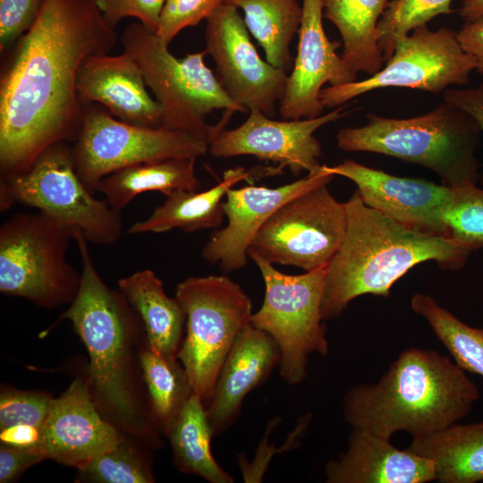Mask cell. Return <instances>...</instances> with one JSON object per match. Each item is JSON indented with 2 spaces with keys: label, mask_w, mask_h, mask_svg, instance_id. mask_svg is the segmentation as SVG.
Masks as SVG:
<instances>
[{
  "label": "cell",
  "mask_w": 483,
  "mask_h": 483,
  "mask_svg": "<svg viewBox=\"0 0 483 483\" xmlns=\"http://www.w3.org/2000/svg\"><path fill=\"white\" fill-rule=\"evenodd\" d=\"M453 0H393L378 24L379 46L385 63L392 56L395 43L414 29L427 25L433 18L450 14Z\"/></svg>",
  "instance_id": "1f68e13d"
},
{
  "label": "cell",
  "mask_w": 483,
  "mask_h": 483,
  "mask_svg": "<svg viewBox=\"0 0 483 483\" xmlns=\"http://www.w3.org/2000/svg\"><path fill=\"white\" fill-rule=\"evenodd\" d=\"M408 449L433 462L440 483L483 481V420L412 438Z\"/></svg>",
  "instance_id": "484cf974"
},
{
  "label": "cell",
  "mask_w": 483,
  "mask_h": 483,
  "mask_svg": "<svg viewBox=\"0 0 483 483\" xmlns=\"http://www.w3.org/2000/svg\"><path fill=\"white\" fill-rule=\"evenodd\" d=\"M39 430L38 443L30 448L45 459L79 470L123 441L118 431L101 418L86 384L80 378L53 399Z\"/></svg>",
  "instance_id": "d6986e66"
},
{
  "label": "cell",
  "mask_w": 483,
  "mask_h": 483,
  "mask_svg": "<svg viewBox=\"0 0 483 483\" xmlns=\"http://www.w3.org/2000/svg\"><path fill=\"white\" fill-rule=\"evenodd\" d=\"M335 176L322 165L304 177L277 188H231L223 202L227 225L212 233L202 249L203 258L217 264L226 273L243 267L248 250L267 219L288 200L315 186L328 184Z\"/></svg>",
  "instance_id": "2e32d148"
},
{
  "label": "cell",
  "mask_w": 483,
  "mask_h": 483,
  "mask_svg": "<svg viewBox=\"0 0 483 483\" xmlns=\"http://www.w3.org/2000/svg\"><path fill=\"white\" fill-rule=\"evenodd\" d=\"M346 106L335 107L315 118L283 121L252 110L240 126L223 130L211 140L208 152L215 157L253 156L288 167L293 174L309 173L322 165V147L315 132L345 116Z\"/></svg>",
  "instance_id": "9a60e30c"
},
{
  "label": "cell",
  "mask_w": 483,
  "mask_h": 483,
  "mask_svg": "<svg viewBox=\"0 0 483 483\" xmlns=\"http://www.w3.org/2000/svg\"><path fill=\"white\" fill-rule=\"evenodd\" d=\"M75 230L48 215L19 212L0 227V292L44 308L71 303L80 274L66 259Z\"/></svg>",
  "instance_id": "52a82bcc"
},
{
  "label": "cell",
  "mask_w": 483,
  "mask_h": 483,
  "mask_svg": "<svg viewBox=\"0 0 483 483\" xmlns=\"http://www.w3.org/2000/svg\"><path fill=\"white\" fill-rule=\"evenodd\" d=\"M344 239L328 263L321 301L324 320L338 317L355 298L387 297L393 284L418 264L433 260L458 270L471 251L443 235L405 226L368 207L356 191L345 202Z\"/></svg>",
  "instance_id": "3957f363"
},
{
  "label": "cell",
  "mask_w": 483,
  "mask_h": 483,
  "mask_svg": "<svg viewBox=\"0 0 483 483\" xmlns=\"http://www.w3.org/2000/svg\"><path fill=\"white\" fill-rule=\"evenodd\" d=\"M121 42L161 107V126L208 140L210 125L206 119L214 110L247 111L232 100L205 64V50L177 58L169 45L140 22L128 25Z\"/></svg>",
  "instance_id": "8992f818"
},
{
  "label": "cell",
  "mask_w": 483,
  "mask_h": 483,
  "mask_svg": "<svg viewBox=\"0 0 483 483\" xmlns=\"http://www.w3.org/2000/svg\"><path fill=\"white\" fill-rule=\"evenodd\" d=\"M244 13V22L272 65L288 70L290 46L298 33L302 5L298 0H225Z\"/></svg>",
  "instance_id": "f1b7e54d"
},
{
  "label": "cell",
  "mask_w": 483,
  "mask_h": 483,
  "mask_svg": "<svg viewBox=\"0 0 483 483\" xmlns=\"http://www.w3.org/2000/svg\"><path fill=\"white\" fill-rule=\"evenodd\" d=\"M273 172L253 174L242 166L224 172L223 180L205 191L178 190L166 196L150 216L134 223L128 229L129 234L145 233H160L174 229L192 233L203 229L218 228L225 217L223 198L239 182L248 181L256 175H274Z\"/></svg>",
  "instance_id": "603a6c76"
},
{
  "label": "cell",
  "mask_w": 483,
  "mask_h": 483,
  "mask_svg": "<svg viewBox=\"0 0 483 483\" xmlns=\"http://www.w3.org/2000/svg\"><path fill=\"white\" fill-rule=\"evenodd\" d=\"M205 44L227 95L247 111L275 114L288 74L258 55L238 8L224 3L206 20Z\"/></svg>",
  "instance_id": "5bb4252c"
},
{
  "label": "cell",
  "mask_w": 483,
  "mask_h": 483,
  "mask_svg": "<svg viewBox=\"0 0 483 483\" xmlns=\"http://www.w3.org/2000/svg\"><path fill=\"white\" fill-rule=\"evenodd\" d=\"M116 41L95 0L42 1L1 76V179L27 171L48 147L77 139L84 115L80 68Z\"/></svg>",
  "instance_id": "6da1fadb"
},
{
  "label": "cell",
  "mask_w": 483,
  "mask_h": 483,
  "mask_svg": "<svg viewBox=\"0 0 483 483\" xmlns=\"http://www.w3.org/2000/svg\"><path fill=\"white\" fill-rule=\"evenodd\" d=\"M443 101L469 114L483 132V82L476 87L449 88L443 92ZM479 181L483 186V164Z\"/></svg>",
  "instance_id": "ab89813d"
},
{
  "label": "cell",
  "mask_w": 483,
  "mask_h": 483,
  "mask_svg": "<svg viewBox=\"0 0 483 483\" xmlns=\"http://www.w3.org/2000/svg\"><path fill=\"white\" fill-rule=\"evenodd\" d=\"M39 434V428L35 426L19 424L1 430L0 438L2 444L4 445L17 447H31L38 443Z\"/></svg>",
  "instance_id": "b9f144b4"
},
{
  "label": "cell",
  "mask_w": 483,
  "mask_h": 483,
  "mask_svg": "<svg viewBox=\"0 0 483 483\" xmlns=\"http://www.w3.org/2000/svg\"><path fill=\"white\" fill-rule=\"evenodd\" d=\"M14 203L38 209L94 244H114L122 234L120 211L96 199L83 184L67 142L48 147L27 171L1 179V212Z\"/></svg>",
  "instance_id": "9c48e42d"
},
{
  "label": "cell",
  "mask_w": 483,
  "mask_h": 483,
  "mask_svg": "<svg viewBox=\"0 0 483 483\" xmlns=\"http://www.w3.org/2000/svg\"><path fill=\"white\" fill-rule=\"evenodd\" d=\"M444 222L451 242L470 251L483 249V189L472 182L452 188Z\"/></svg>",
  "instance_id": "d6a6232c"
},
{
  "label": "cell",
  "mask_w": 483,
  "mask_h": 483,
  "mask_svg": "<svg viewBox=\"0 0 483 483\" xmlns=\"http://www.w3.org/2000/svg\"><path fill=\"white\" fill-rule=\"evenodd\" d=\"M43 0H0V49L6 50L36 21Z\"/></svg>",
  "instance_id": "8d00e7d4"
},
{
  "label": "cell",
  "mask_w": 483,
  "mask_h": 483,
  "mask_svg": "<svg viewBox=\"0 0 483 483\" xmlns=\"http://www.w3.org/2000/svg\"><path fill=\"white\" fill-rule=\"evenodd\" d=\"M479 398L476 384L453 360L434 350L409 348L377 382L351 387L343 414L352 428L386 439L399 431L417 438L457 423Z\"/></svg>",
  "instance_id": "7a4b0ae2"
},
{
  "label": "cell",
  "mask_w": 483,
  "mask_h": 483,
  "mask_svg": "<svg viewBox=\"0 0 483 483\" xmlns=\"http://www.w3.org/2000/svg\"><path fill=\"white\" fill-rule=\"evenodd\" d=\"M88 479L104 483H149L153 476L123 441L80 470Z\"/></svg>",
  "instance_id": "836d02e7"
},
{
  "label": "cell",
  "mask_w": 483,
  "mask_h": 483,
  "mask_svg": "<svg viewBox=\"0 0 483 483\" xmlns=\"http://www.w3.org/2000/svg\"><path fill=\"white\" fill-rule=\"evenodd\" d=\"M119 291L138 312L148 347L168 359H178L186 314L179 301L167 296L161 279L142 269L118 280Z\"/></svg>",
  "instance_id": "cb8c5ba5"
},
{
  "label": "cell",
  "mask_w": 483,
  "mask_h": 483,
  "mask_svg": "<svg viewBox=\"0 0 483 483\" xmlns=\"http://www.w3.org/2000/svg\"><path fill=\"white\" fill-rule=\"evenodd\" d=\"M208 147L207 138L164 126L128 123L90 104L84 106L72 152L77 174L94 193L101 179L120 169L168 158H198Z\"/></svg>",
  "instance_id": "8fae6325"
},
{
  "label": "cell",
  "mask_w": 483,
  "mask_h": 483,
  "mask_svg": "<svg viewBox=\"0 0 483 483\" xmlns=\"http://www.w3.org/2000/svg\"><path fill=\"white\" fill-rule=\"evenodd\" d=\"M248 257L257 265L265 284L264 301L250 324L269 335L280 351L279 372L289 385L307 376L309 356L328 354L321 301L326 267L301 275L279 272L253 250Z\"/></svg>",
  "instance_id": "30bf717a"
},
{
  "label": "cell",
  "mask_w": 483,
  "mask_h": 483,
  "mask_svg": "<svg viewBox=\"0 0 483 483\" xmlns=\"http://www.w3.org/2000/svg\"><path fill=\"white\" fill-rule=\"evenodd\" d=\"M105 21L113 28L124 18L133 17L157 32L165 0H95Z\"/></svg>",
  "instance_id": "74e56055"
},
{
  "label": "cell",
  "mask_w": 483,
  "mask_h": 483,
  "mask_svg": "<svg viewBox=\"0 0 483 483\" xmlns=\"http://www.w3.org/2000/svg\"><path fill=\"white\" fill-rule=\"evenodd\" d=\"M195 161L192 157L168 158L128 166L101 179L96 191L117 211L144 192L167 196L178 190L198 191L201 182L195 174Z\"/></svg>",
  "instance_id": "4316f807"
},
{
  "label": "cell",
  "mask_w": 483,
  "mask_h": 483,
  "mask_svg": "<svg viewBox=\"0 0 483 483\" xmlns=\"http://www.w3.org/2000/svg\"><path fill=\"white\" fill-rule=\"evenodd\" d=\"M147 89L139 64L124 51L118 55L107 53L88 57L76 83L83 106L98 104L123 122L161 126V107Z\"/></svg>",
  "instance_id": "ffe728a7"
},
{
  "label": "cell",
  "mask_w": 483,
  "mask_h": 483,
  "mask_svg": "<svg viewBox=\"0 0 483 483\" xmlns=\"http://www.w3.org/2000/svg\"><path fill=\"white\" fill-rule=\"evenodd\" d=\"M411 308L425 318L456 364L483 377V327L465 324L425 293L413 294Z\"/></svg>",
  "instance_id": "f546056e"
},
{
  "label": "cell",
  "mask_w": 483,
  "mask_h": 483,
  "mask_svg": "<svg viewBox=\"0 0 483 483\" xmlns=\"http://www.w3.org/2000/svg\"><path fill=\"white\" fill-rule=\"evenodd\" d=\"M326 166L331 174L353 182L368 207L414 230L445 236L444 212L451 199V187L395 176L351 159Z\"/></svg>",
  "instance_id": "ac0fdd59"
},
{
  "label": "cell",
  "mask_w": 483,
  "mask_h": 483,
  "mask_svg": "<svg viewBox=\"0 0 483 483\" xmlns=\"http://www.w3.org/2000/svg\"><path fill=\"white\" fill-rule=\"evenodd\" d=\"M166 436L179 470L201 477L210 483H233L234 480L216 462L210 444L214 436L205 402L192 394L174 420Z\"/></svg>",
  "instance_id": "83f0119b"
},
{
  "label": "cell",
  "mask_w": 483,
  "mask_h": 483,
  "mask_svg": "<svg viewBox=\"0 0 483 483\" xmlns=\"http://www.w3.org/2000/svg\"><path fill=\"white\" fill-rule=\"evenodd\" d=\"M275 340L251 324L237 336L217 376L207 414L214 436L227 430L239 416L247 394L279 365Z\"/></svg>",
  "instance_id": "44dd1931"
},
{
  "label": "cell",
  "mask_w": 483,
  "mask_h": 483,
  "mask_svg": "<svg viewBox=\"0 0 483 483\" xmlns=\"http://www.w3.org/2000/svg\"><path fill=\"white\" fill-rule=\"evenodd\" d=\"M377 73L362 80L323 88L319 97L325 108H335L369 91L389 87L410 88L433 94L450 86H464L475 70L474 58L462 47L457 32L427 25L400 38L392 56Z\"/></svg>",
  "instance_id": "7c38bea8"
},
{
  "label": "cell",
  "mask_w": 483,
  "mask_h": 483,
  "mask_svg": "<svg viewBox=\"0 0 483 483\" xmlns=\"http://www.w3.org/2000/svg\"><path fill=\"white\" fill-rule=\"evenodd\" d=\"M225 0H165L157 35L167 45L187 27L207 20Z\"/></svg>",
  "instance_id": "d590c367"
},
{
  "label": "cell",
  "mask_w": 483,
  "mask_h": 483,
  "mask_svg": "<svg viewBox=\"0 0 483 483\" xmlns=\"http://www.w3.org/2000/svg\"><path fill=\"white\" fill-rule=\"evenodd\" d=\"M459 13L464 21H471L483 16V0H463Z\"/></svg>",
  "instance_id": "7bdbcfd3"
},
{
  "label": "cell",
  "mask_w": 483,
  "mask_h": 483,
  "mask_svg": "<svg viewBox=\"0 0 483 483\" xmlns=\"http://www.w3.org/2000/svg\"><path fill=\"white\" fill-rule=\"evenodd\" d=\"M176 360L163 357L148 347L140 353L153 414L165 435L193 394L188 376Z\"/></svg>",
  "instance_id": "4dcf8cb0"
},
{
  "label": "cell",
  "mask_w": 483,
  "mask_h": 483,
  "mask_svg": "<svg viewBox=\"0 0 483 483\" xmlns=\"http://www.w3.org/2000/svg\"><path fill=\"white\" fill-rule=\"evenodd\" d=\"M323 1L302 0L297 54L278 110L282 118H315L325 107L320 92L326 83L338 86L356 80L336 52L340 42L331 41L323 26Z\"/></svg>",
  "instance_id": "e0dca14e"
},
{
  "label": "cell",
  "mask_w": 483,
  "mask_h": 483,
  "mask_svg": "<svg viewBox=\"0 0 483 483\" xmlns=\"http://www.w3.org/2000/svg\"><path fill=\"white\" fill-rule=\"evenodd\" d=\"M346 225L345 203L337 201L324 183L281 206L250 249L273 265L309 272L328 265L344 239Z\"/></svg>",
  "instance_id": "4fadbf2b"
},
{
  "label": "cell",
  "mask_w": 483,
  "mask_h": 483,
  "mask_svg": "<svg viewBox=\"0 0 483 483\" xmlns=\"http://www.w3.org/2000/svg\"><path fill=\"white\" fill-rule=\"evenodd\" d=\"M367 123L341 129L337 146L346 152H371L422 165L441 183L455 188L480 178L476 157L481 130L466 112L442 102L407 118L366 114Z\"/></svg>",
  "instance_id": "277c9868"
},
{
  "label": "cell",
  "mask_w": 483,
  "mask_h": 483,
  "mask_svg": "<svg viewBox=\"0 0 483 483\" xmlns=\"http://www.w3.org/2000/svg\"><path fill=\"white\" fill-rule=\"evenodd\" d=\"M175 298L186 314L178 359L193 394L207 402L233 343L250 324L251 301L238 284L215 275L186 278L177 284Z\"/></svg>",
  "instance_id": "ba28073f"
},
{
  "label": "cell",
  "mask_w": 483,
  "mask_h": 483,
  "mask_svg": "<svg viewBox=\"0 0 483 483\" xmlns=\"http://www.w3.org/2000/svg\"><path fill=\"white\" fill-rule=\"evenodd\" d=\"M327 483H427L436 480L434 463L390 439L352 428L348 446L325 467Z\"/></svg>",
  "instance_id": "7402d4cb"
},
{
  "label": "cell",
  "mask_w": 483,
  "mask_h": 483,
  "mask_svg": "<svg viewBox=\"0 0 483 483\" xmlns=\"http://www.w3.org/2000/svg\"><path fill=\"white\" fill-rule=\"evenodd\" d=\"M457 38L462 49L474 58L475 71L483 76V16L465 21Z\"/></svg>",
  "instance_id": "60d3db41"
},
{
  "label": "cell",
  "mask_w": 483,
  "mask_h": 483,
  "mask_svg": "<svg viewBox=\"0 0 483 483\" xmlns=\"http://www.w3.org/2000/svg\"><path fill=\"white\" fill-rule=\"evenodd\" d=\"M45 460L30 447H17L2 444L0 447V482H12L29 467Z\"/></svg>",
  "instance_id": "f35d334b"
},
{
  "label": "cell",
  "mask_w": 483,
  "mask_h": 483,
  "mask_svg": "<svg viewBox=\"0 0 483 483\" xmlns=\"http://www.w3.org/2000/svg\"><path fill=\"white\" fill-rule=\"evenodd\" d=\"M74 241L81 273L79 291L60 320H70L89 355L90 384L100 402L123 425H132L137 407L132 394L128 342L138 312L119 291L107 287L93 263L89 242L80 231Z\"/></svg>",
  "instance_id": "5b68a950"
},
{
  "label": "cell",
  "mask_w": 483,
  "mask_h": 483,
  "mask_svg": "<svg viewBox=\"0 0 483 483\" xmlns=\"http://www.w3.org/2000/svg\"><path fill=\"white\" fill-rule=\"evenodd\" d=\"M53 399L45 394L8 390L0 397V429L28 424L41 428Z\"/></svg>",
  "instance_id": "e575fe53"
},
{
  "label": "cell",
  "mask_w": 483,
  "mask_h": 483,
  "mask_svg": "<svg viewBox=\"0 0 483 483\" xmlns=\"http://www.w3.org/2000/svg\"><path fill=\"white\" fill-rule=\"evenodd\" d=\"M388 0H324L323 16L339 30L342 58L355 74L371 76L384 66L379 46L378 21Z\"/></svg>",
  "instance_id": "d4e9b609"
}]
</instances>
